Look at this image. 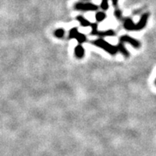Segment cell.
Masks as SVG:
<instances>
[{"label":"cell","mask_w":156,"mask_h":156,"mask_svg":"<svg viewBox=\"0 0 156 156\" xmlns=\"http://www.w3.org/2000/svg\"><path fill=\"white\" fill-rule=\"evenodd\" d=\"M93 45H95L97 47L101 48V49H104L105 51H106L109 54H111V55H115L117 54V52H118L117 45L115 46V45H112V44L106 41L103 38L97 39V40H95V41H93Z\"/></svg>","instance_id":"1"},{"label":"cell","mask_w":156,"mask_h":156,"mask_svg":"<svg viewBox=\"0 0 156 156\" xmlns=\"http://www.w3.org/2000/svg\"><path fill=\"white\" fill-rule=\"evenodd\" d=\"M92 27V32L91 34L95 35V36H99V37H113L115 36V32L112 30H108L105 31H99L97 27H98V24L97 23H92L91 25Z\"/></svg>","instance_id":"2"},{"label":"cell","mask_w":156,"mask_h":156,"mask_svg":"<svg viewBox=\"0 0 156 156\" xmlns=\"http://www.w3.org/2000/svg\"><path fill=\"white\" fill-rule=\"evenodd\" d=\"M74 8L80 11H96L99 9V6L92 2H77L74 6Z\"/></svg>","instance_id":"3"},{"label":"cell","mask_w":156,"mask_h":156,"mask_svg":"<svg viewBox=\"0 0 156 156\" xmlns=\"http://www.w3.org/2000/svg\"><path fill=\"white\" fill-rule=\"evenodd\" d=\"M119 41H122L123 43H128L132 45V47L136 48V49H139L141 46V43L138 41L137 39L134 38V37H131L129 35H123L119 38Z\"/></svg>","instance_id":"4"},{"label":"cell","mask_w":156,"mask_h":156,"mask_svg":"<svg viewBox=\"0 0 156 156\" xmlns=\"http://www.w3.org/2000/svg\"><path fill=\"white\" fill-rule=\"evenodd\" d=\"M149 16H150L149 13H144V15H142L139 22H138L136 25V31L141 30H143L144 27H146L147 24V21L148 19H149Z\"/></svg>","instance_id":"5"},{"label":"cell","mask_w":156,"mask_h":156,"mask_svg":"<svg viewBox=\"0 0 156 156\" xmlns=\"http://www.w3.org/2000/svg\"><path fill=\"white\" fill-rule=\"evenodd\" d=\"M136 24L134 23L132 19L130 18H127L123 20V27H124V29L128 31L136 30Z\"/></svg>","instance_id":"6"},{"label":"cell","mask_w":156,"mask_h":156,"mask_svg":"<svg viewBox=\"0 0 156 156\" xmlns=\"http://www.w3.org/2000/svg\"><path fill=\"white\" fill-rule=\"evenodd\" d=\"M74 54L76 56V58H79V59L84 58V54H85V50H84V48L81 45V44H79L75 47Z\"/></svg>","instance_id":"7"},{"label":"cell","mask_w":156,"mask_h":156,"mask_svg":"<svg viewBox=\"0 0 156 156\" xmlns=\"http://www.w3.org/2000/svg\"><path fill=\"white\" fill-rule=\"evenodd\" d=\"M117 48H118V51H119V53H121L125 58H129L130 53L129 51L127 50V48L125 47V45H124V43H123V42L119 41V44L117 45Z\"/></svg>","instance_id":"8"},{"label":"cell","mask_w":156,"mask_h":156,"mask_svg":"<svg viewBox=\"0 0 156 156\" xmlns=\"http://www.w3.org/2000/svg\"><path fill=\"white\" fill-rule=\"evenodd\" d=\"M76 19L79 22V23H80L81 27H91V25H92V23L88 19H85L84 16H82V15H78V16H76Z\"/></svg>","instance_id":"9"},{"label":"cell","mask_w":156,"mask_h":156,"mask_svg":"<svg viewBox=\"0 0 156 156\" xmlns=\"http://www.w3.org/2000/svg\"><path fill=\"white\" fill-rule=\"evenodd\" d=\"M75 39L78 41V43L82 44V43H84V42L87 41V37L84 34L80 33V32H78L76 37H75Z\"/></svg>","instance_id":"10"},{"label":"cell","mask_w":156,"mask_h":156,"mask_svg":"<svg viewBox=\"0 0 156 156\" xmlns=\"http://www.w3.org/2000/svg\"><path fill=\"white\" fill-rule=\"evenodd\" d=\"M95 18H96L97 23H101L106 19V14L103 11H98L95 15Z\"/></svg>","instance_id":"11"},{"label":"cell","mask_w":156,"mask_h":156,"mask_svg":"<svg viewBox=\"0 0 156 156\" xmlns=\"http://www.w3.org/2000/svg\"><path fill=\"white\" fill-rule=\"evenodd\" d=\"M65 33H66V31L62 29V28H60V29L56 30L54 31V36L56 37H58V38H62L65 36Z\"/></svg>","instance_id":"12"},{"label":"cell","mask_w":156,"mask_h":156,"mask_svg":"<svg viewBox=\"0 0 156 156\" xmlns=\"http://www.w3.org/2000/svg\"><path fill=\"white\" fill-rule=\"evenodd\" d=\"M78 32H79V31H78L77 28H76V27L72 28V29L69 30V38H75Z\"/></svg>","instance_id":"13"},{"label":"cell","mask_w":156,"mask_h":156,"mask_svg":"<svg viewBox=\"0 0 156 156\" xmlns=\"http://www.w3.org/2000/svg\"><path fill=\"white\" fill-rule=\"evenodd\" d=\"M114 15L116 18L117 19H119V20H121L123 19V13H122L121 10H119V8H115V11H114Z\"/></svg>","instance_id":"14"},{"label":"cell","mask_w":156,"mask_h":156,"mask_svg":"<svg viewBox=\"0 0 156 156\" xmlns=\"http://www.w3.org/2000/svg\"><path fill=\"white\" fill-rule=\"evenodd\" d=\"M109 7L108 0H102L101 3V8L103 10H107Z\"/></svg>","instance_id":"15"},{"label":"cell","mask_w":156,"mask_h":156,"mask_svg":"<svg viewBox=\"0 0 156 156\" xmlns=\"http://www.w3.org/2000/svg\"><path fill=\"white\" fill-rule=\"evenodd\" d=\"M118 1H119V0H112V5L115 6V8H116L117 5H118Z\"/></svg>","instance_id":"16"},{"label":"cell","mask_w":156,"mask_h":156,"mask_svg":"<svg viewBox=\"0 0 156 156\" xmlns=\"http://www.w3.org/2000/svg\"><path fill=\"white\" fill-rule=\"evenodd\" d=\"M155 84H156V80H155Z\"/></svg>","instance_id":"17"}]
</instances>
